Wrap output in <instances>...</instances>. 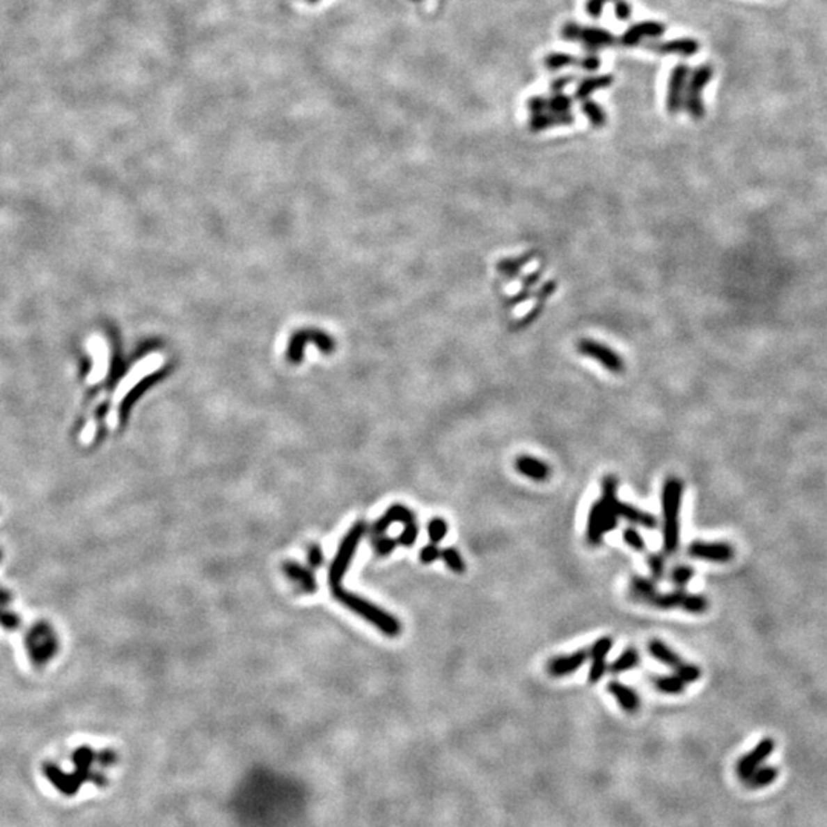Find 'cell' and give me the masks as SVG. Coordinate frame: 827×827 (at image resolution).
Segmentation results:
<instances>
[{
    "instance_id": "1",
    "label": "cell",
    "mask_w": 827,
    "mask_h": 827,
    "mask_svg": "<svg viewBox=\"0 0 827 827\" xmlns=\"http://www.w3.org/2000/svg\"><path fill=\"white\" fill-rule=\"evenodd\" d=\"M304 804L301 786L285 777L259 771L244 781L235 808L249 827H285L297 817Z\"/></svg>"
},
{
    "instance_id": "2",
    "label": "cell",
    "mask_w": 827,
    "mask_h": 827,
    "mask_svg": "<svg viewBox=\"0 0 827 827\" xmlns=\"http://www.w3.org/2000/svg\"><path fill=\"white\" fill-rule=\"evenodd\" d=\"M682 494H684V482H682L680 478L670 477L663 482V551L666 555H672L679 550Z\"/></svg>"
},
{
    "instance_id": "3",
    "label": "cell",
    "mask_w": 827,
    "mask_h": 827,
    "mask_svg": "<svg viewBox=\"0 0 827 827\" xmlns=\"http://www.w3.org/2000/svg\"><path fill=\"white\" fill-rule=\"evenodd\" d=\"M331 593L337 601L343 604L345 607L354 611L356 615L363 617L368 622H371L375 628H379L381 633H385L389 638H397L402 633V624L398 619L388 615L385 610L379 608L377 605L371 604L370 601L363 599L354 593H349L340 585H333Z\"/></svg>"
},
{
    "instance_id": "4",
    "label": "cell",
    "mask_w": 827,
    "mask_h": 827,
    "mask_svg": "<svg viewBox=\"0 0 827 827\" xmlns=\"http://www.w3.org/2000/svg\"><path fill=\"white\" fill-rule=\"evenodd\" d=\"M365 530H366L365 523H356L351 527V530L345 535V538L342 539L339 550H337V553H336L333 562H331V567H329V572H328V581H329V585L331 587L340 585L345 573H347L352 558H354V555H356L359 544L363 538Z\"/></svg>"
},
{
    "instance_id": "5",
    "label": "cell",
    "mask_w": 827,
    "mask_h": 827,
    "mask_svg": "<svg viewBox=\"0 0 827 827\" xmlns=\"http://www.w3.org/2000/svg\"><path fill=\"white\" fill-rule=\"evenodd\" d=\"M714 75V68L709 63H704L697 66L693 72H689L685 97H684V109L694 120H700L704 117V104H703V90L707 84L711 81Z\"/></svg>"
},
{
    "instance_id": "6",
    "label": "cell",
    "mask_w": 827,
    "mask_h": 827,
    "mask_svg": "<svg viewBox=\"0 0 827 827\" xmlns=\"http://www.w3.org/2000/svg\"><path fill=\"white\" fill-rule=\"evenodd\" d=\"M561 36L567 42L582 43L584 49L590 52H596L615 43V36L610 31L597 26H582L576 22L565 23L561 29Z\"/></svg>"
},
{
    "instance_id": "7",
    "label": "cell",
    "mask_w": 827,
    "mask_h": 827,
    "mask_svg": "<svg viewBox=\"0 0 827 827\" xmlns=\"http://www.w3.org/2000/svg\"><path fill=\"white\" fill-rule=\"evenodd\" d=\"M576 349L582 356L594 360L599 365L604 366L611 374H624L625 372V362L615 349H611L607 345L597 342L594 339H579L576 343Z\"/></svg>"
},
{
    "instance_id": "8",
    "label": "cell",
    "mask_w": 827,
    "mask_h": 827,
    "mask_svg": "<svg viewBox=\"0 0 827 827\" xmlns=\"http://www.w3.org/2000/svg\"><path fill=\"white\" fill-rule=\"evenodd\" d=\"M773 749H775V741L766 737L758 741L753 750H749L748 754L740 757V760L735 764V772H737V777L743 783L753 775V772H755L760 766H763L766 758L773 753Z\"/></svg>"
},
{
    "instance_id": "9",
    "label": "cell",
    "mask_w": 827,
    "mask_h": 827,
    "mask_svg": "<svg viewBox=\"0 0 827 827\" xmlns=\"http://www.w3.org/2000/svg\"><path fill=\"white\" fill-rule=\"evenodd\" d=\"M689 68L684 63H679L672 68L668 80V92H666V109L671 115H677L684 107V97L686 89V81L689 77Z\"/></svg>"
},
{
    "instance_id": "10",
    "label": "cell",
    "mask_w": 827,
    "mask_h": 827,
    "mask_svg": "<svg viewBox=\"0 0 827 827\" xmlns=\"http://www.w3.org/2000/svg\"><path fill=\"white\" fill-rule=\"evenodd\" d=\"M688 551L693 558L712 562H727L734 558V549L727 542L694 541Z\"/></svg>"
},
{
    "instance_id": "11",
    "label": "cell",
    "mask_w": 827,
    "mask_h": 827,
    "mask_svg": "<svg viewBox=\"0 0 827 827\" xmlns=\"http://www.w3.org/2000/svg\"><path fill=\"white\" fill-rule=\"evenodd\" d=\"M43 773H45V777L51 781L52 786L56 787L58 792H61L66 796H74L77 792L80 791V787L83 785V781L80 780V777L77 775L75 772L66 773L54 763H45Z\"/></svg>"
},
{
    "instance_id": "12",
    "label": "cell",
    "mask_w": 827,
    "mask_h": 827,
    "mask_svg": "<svg viewBox=\"0 0 827 827\" xmlns=\"http://www.w3.org/2000/svg\"><path fill=\"white\" fill-rule=\"evenodd\" d=\"M666 26L661 22H639L628 28L620 36V43L624 46H636L645 38H659L665 34Z\"/></svg>"
},
{
    "instance_id": "13",
    "label": "cell",
    "mask_w": 827,
    "mask_h": 827,
    "mask_svg": "<svg viewBox=\"0 0 827 827\" xmlns=\"http://www.w3.org/2000/svg\"><path fill=\"white\" fill-rule=\"evenodd\" d=\"M588 657V649H578L572 654L553 657L547 663V672L553 677L569 676V674L578 671L587 662Z\"/></svg>"
},
{
    "instance_id": "14",
    "label": "cell",
    "mask_w": 827,
    "mask_h": 827,
    "mask_svg": "<svg viewBox=\"0 0 827 827\" xmlns=\"http://www.w3.org/2000/svg\"><path fill=\"white\" fill-rule=\"evenodd\" d=\"M648 48L657 54H663V56H666V54H672V56L691 57V56H694V54L700 51V43L697 42L695 38L682 37V38H672V40H666L662 43H653V45H649Z\"/></svg>"
},
{
    "instance_id": "15",
    "label": "cell",
    "mask_w": 827,
    "mask_h": 827,
    "mask_svg": "<svg viewBox=\"0 0 827 827\" xmlns=\"http://www.w3.org/2000/svg\"><path fill=\"white\" fill-rule=\"evenodd\" d=\"M574 121V117L572 112H539V113H533L530 120H528V129L532 130V132H541V130H546L550 127H558V126H570L572 123Z\"/></svg>"
},
{
    "instance_id": "16",
    "label": "cell",
    "mask_w": 827,
    "mask_h": 827,
    "mask_svg": "<svg viewBox=\"0 0 827 827\" xmlns=\"http://www.w3.org/2000/svg\"><path fill=\"white\" fill-rule=\"evenodd\" d=\"M283 572H285V576L293 582V584H296L302 593H314L317 590L316 578H314V574L302 564L287 561L283 564Z\"/></svg>"
},
{
    "instance_id": "17",
    "label": "cell",
    "mask_w": 827,
    "mask_h": 827,
    "mask_svg": "<svg viewBox=\"0 0 827 827\" xmlns=\"http://www.w3.org/2000/svg\"><path fill=\"white\" fill-rule=\"evenodd\" d=\"M394 523H402V524L416 523V515H414V512L411 509L404 507V505L394 504L386 510L385 515H383L380 519H377V523H375L372 527V532H374V535L385 533L388 530V527Z\"/></svg>"
},
{
    "instance_id": "18",
    "label": "cell",
    "mask_w": 827,
    "mask_h": 827,
    "mask_svg": "<svg viewBox=\"0 0 827 827\" xmlns=\"http://www.w3.org/2000/svg\"><path fill=\"white\" fill-rule=\"evenodd\" d=\"M615 512L619 518H624L627 521H630L631 524H639L645 528H649V530H653V528L657 527V519L654 515H651L648 512H643L638 507H634V505L628 504V503H622L619 501V498L615 501Z\"/></svg>"
},
{
    "instance_id": "19",
    "label": "cell",
    "mask_w": 827,
    "mask_h": 827,
    "mask_svg": "<svg viewBox=\"0 0 827 827\" xmlns=\"http://www.w3.org/2000/svg\"><path fill=\"white\" fill-rule=\"evenodd\" d=\"M517 471L533 481H546L550 477V467L546 462L530 455H521L515 462Z\"/></svg>"
},
{
    "instance_id": "20",
    "label": "cell",
    "mask_w": 827,
    "mask_h": 827,
    "mask_svg": "<svg viewBox=\"0 0 827 827\" xmlns=\"http://www.w3.org/2000/svg\"><path fill=\"white\" fill-rule=\"evenodd\" d=\"M608 693L615 697L616 702L620 704V708H622L625 712H633L638 711L640 708V700H639V695L634 693V689H631L630 686H627L622 682H617V680H613L607 685Z\"/></svg>"
},
{
    "instance_id": "21",
    "label": "cell",
    "mask_w": 827,
    "mask_h": 827,
    "mask_svg": "<svg viewBox=\"0 0 827 827\" xmlns=\"http://www.w3.org/2000/svg\"><path fill=\"white\" fill-rule=\"evenodd\" d=\"M613 81H615V77H613L611 74L590 75L578 84L576 90H574V100H578V102H584V100H588L590 97H592L594 92L601 90V89H607L608 86H611Z\"/></svg>"
},
{
    "instance_id": "22",
    "label": "cell",
    "mask_w": 827,
    "mask_h": 827,
    "mask_svg": "<svg viewBox=\"0 0 827 827\" xmlns=\"http://www.w3.org/2000/svg\"><path fill=\"white\" fill-rule=\"evenodd\" d=\"M604 515H605L604 503L601 500L596 501L592 505V509H590L588 521H587V541H588V544H592V546H599L602 541V536L605 535Z\"/></svg>"
},
{
    "instance_id": "23",
    "label": "cell",
    "mask_w": 827,
    "mask_h": 827,
    "mask_svg": "<svg viewBox=\"0 0 827 827\" xmlns=\"http://www.w3.org/2000/svg\"><path fill=\"white\" fill-rule=\"evenodd\" d=\"M648 653L653 656L656 661H659L666 666H670V668H672V670L674 668L677 670L679 666L685 662V661H682L676 651L671 649L668 645H666V643H663L662 640H657V639L649 640Z\"/></svg>"
},
{
    "instance_id": "24",
    "label": "cell",
    "mask_w": 827,
    "mask_h": 827,
    "mask_svg": "<svg viewBox=\"0 0 827 827\" xmlns=\"http://www.w3.org/2000/svg\"><path fill=\"white\" fill-rule=\"evenodd\" d=\"M778 777V769L775 766H760L755 772H753V775H750L746 781L745 785L749 789H763V787H768L769 785H772L773 781L777 780Z\"/></svg>"
},
{
    "instance_id": "25",
    "label": "cell",
    "mask_w": 827,
    "mask_h": 827,
    "mask_svg": "<svg viewBox=\"0 0 827 827\" xmlns=\"http://www.w3.org/2000/svg\"><path fill=\"white\" fill-rule=\"evenodd\" d=\"M630 590H631V594L636 597V599H638V601H645L648 604L657 594L656 582L653 579L643 578V576H633Z\"/></svg>"
},
{
    "instance_id": "26",
    "label": "cell",
    "mask_w": 827,
    "mask_h": 827,
    "mask_svg": "<svg viewBox=\"0 0 827 827\" xmlns=\"http://www.w3.org/2000/svg\"><path fill=\"white\" fill-rule=\"evenodd\" d=\"M640 662V656L638 653V649L630 647L627 648L622 654H620L617 659H615L610 665H608V671L611 674H620V672H625L628 670H633L636 666L639 665Z\"/></svg>"
},
{
    "instance_id": "27",
    "label": "cell",
    "mask_w": 827,
    "mask_h": 827,
    "mask_svg": "<svg viewBox=\"0 0 827 827\" xmlns=\"http://www.w3.org/2000/svg\"><path fill=\"white\" fill-rule=\"evenodd\" d=\"M581 111L588 118L590 125L596 129H601L607 125V113L602 109V106L597 104L593 100H584L581 104Z\"/></svg>"
},
{
    "instance_id": "28",
    "label": "cell",
    "mask_w": 827,
    "mask_h": 827,
    "mask_svg": "<svg viewBox=\"0 0 827 827\" xmlns=\"http://www.w3.org/2000/svg\"><path fill=\"white\" fill-rule=\"evenodd\" d=\"M684 596L685 592L682 588L679 590H674L671 593H665V594H656L653 599L649 601L651 605H654L657 608H662V610H671V608H680L682 607V601H684Z\"/></svg>"
},
{
    "instance_id": "29",
    "label": "cell",
    "mask_w": 827,
    "mask_h": 827,
    "mask_svg": "<svg viewBox=\"0 0 827 827\" xmlns=\"http://www.w3.org/2000/svg\"><path fill=\"white\" fill-rule=\"evenodd\" d=\"M578 65H579V58L572 56V54H567V52H551L546 58H544V66H546L549 71H558V69L578 66Z\"/></svg>"
},
{
    "instance_id": "30",
    "label": "cell",
    "mask_w": 827,
    "mask_h": 827,
    "mask_svg": "<svg viewBox=\"0 0 827 827\" xmlns=\"http://www.w3.org/2000/svg\"><path fill=\"white\" fill-rule=\"evenodd\" d=\"M528 260H530V255H524L515 259H504L496 264V270L503 276H505V278H517L521 268H523Z\"/></svg>"
},
{
    "instance_id": "31",
    "label": "cell",
    "mask_w": 827,
    "mask_h": 827,
    "mask_svg": "<svg viewBox=\"0 0 827 827\" xmlns=\"http://www.w3.org/2000/svg\"><path fill=\"white\" fill-rule=\"evenodd\" d=\"M654 685L661 693L665 694H680L685 691V686L686 684L684 680H682L677 674L676 676H662V677H657L654 680Z\"/></svg>"
},
{
    "instance_id": "32",
    "label": "cell",
    "mask_w": 827,
    "mask_h": 827,
    "mask_svg": "<svg viewBox=\"0 0 827 827\" xmlns=\"http://www.w3.org/2000/svg\"><path fill=\"white\" fill-rule=\"evenodd\" d=\"M680 608L688 611V613H693V615H702V613H704L709 608V602L707 597L702 594L685 593Z\"/></svg>"
},
{
    "instance_id": "33",
    "label": "cell",
    "mask_w": 827,
    "mask_h": 827,
    "mask_svg": "<svg viewBox=\"0 0 827 827\" xmlns=\"http://www.w3.org/2000/svg\"><path fill=\"white\" fill-rule=\"evenodd\" d=\"M573 100L562 94V92H555L551 97H546V106L549 112H570Z\"/></svg>"
},
{
    "instance_id": "34",
    "label": "cell",
    "mask_w": 827,
    "mask_h": 827,
    "mask_svg": "<svg viewBox=\"0 0 827 827\" xmlns=\"http://www.w3.org/2000/svg\"><path fill=\"white\" fill-rule=\"evenodd\" d=\"M444 564H446L452 572L455 573H464L466 572V564L463 561L462 555L458 553V550L454 547H446L441 550V555Z\"/></svg>"
},
{
    "instance_id": "35",
    "label": "cell",
    "mask_w": 827,
    "mask_h": 827,
    "mask_svg": "<svg viewBox=\"0 0 827 827\" xmlns=\"http://www.w3.org/2000/svg\"><path fill=\"white\" fill-rule=\"evenodd\" d=\"M613 643L615 642H613L610 636H604V638H599L593 643L592 648L588 649L590 659H592V661H599V659L602 661V659H607L608 653L613 648Z\"/></svg>"
},
{
    "instance_id": "36",
    "label": "cell",
    "mask_w": 827,
    "mask_h": 827,
    "mask_svg": "<svg viewBox=\"0 0 827 827\" xmlns=\"http://www.w3.org/2000/svg\"><path fill=\"white\" fill-rule=\"evenodd\" d=\"M427 535L429 539L434 544L441 542L444 539V536L448 535V523L441 518L431 519L427 524Z\"/></svg>"
},
{
    "instance_id": "37",
    "label": "cell",
    "mask_w": 827,
    "mask_h": 827,
    "mask_svg": "<svg viewBox=\"0 0 827 827\" xmlns=\"http://www.w3.org/2000/svg\"><path fill=\"white\" fill-rule=\"evenodd\" d=\"M694 576V569L689 565H677L671 572V582L679 588L689 584V581Z\"/></svg>"
},
{
    "instance_id": "38",
    "label": "cell",
    "mask_w": 827,
    "mask_h": 827,
    "mask_svg": "<svg viewBox=\"0 0 827 827\" xmlns=\"http://www.w3.org/2000/svg\"><path fill=\"white\" fill-rule=\"evenodd\" d=\"M676 671H677V676L682 680H684L686 685L688 684H693V682H697V680H699L702 677V670L699 668V666L693 665V663H688V662L682 663Z\"/></svg>"
},
{
    "instance_id": "39",
    "label": "cell",
    "mask_w": 827,
    "mask_h": 827,
    "mask_svg": "<svg viewBox=\"0 0 827 827\" xmlns=\"http://www.w3.org/2000/svg\"><path fill=\"white\" fill-rule=\"evenodd\" d=\"M622 538H624L627 546H630L634 550L643 551V550L647 549L645 541H643L642 535L638 530H636V528H633V527H627L625 528L624 533H622Z\"/></svg>"
},
{
    "instance_id": "40",
    "label": "cell",
    "mask_w": 827,
    "mask_h": 827,
    "mask_svg": "<svg viewBox=\"0 0 827 827\" xmlns=\"http://www.w3.org/2000/svg\"><path fill=\"white\" fill-rule=\"evenodd\" d=\"M417 536H418L417 523L404 524L403 532L397 538V544H402V546H404V547H411V546H414V542H416Z\"/></svg>"
},
{
    "instance_id": "41",
    "label": "cell",
    "mask_w": 827,
    "mask_h": 827,
    "mask_svg": "<svg viewBox=\"0 0 827 827\" xmlns=\"http://www.w3.org/2000/svg\"><path fill=\"white\" fill-rule=\"evenodd\" d=\"M608 671V665L605 662V659H599V661H593L592 666H590V671H588V682L590 684H597V682H601V679L605 676V672Z\"/></svg>"
},
{
    "instance_id": "42",
    "label": "cell",
    "mask_w": 827,
    "mask_h": 827,
    "mask_svg": "<svg viewBox=\"0 0 827 827\" xmlns=\"http://www.w3.org/2000/svg\"><path fill=\"white\" fill-rule=\"evenodd\" d=\"M648 567H649V572L653 574L654 579H662L663 574H665V559L662 558V555H649L648 556Z\"/></svg>"
},
{
    "instance_id": "43",
    "label": "cell",
    "mask_w": 827,
    "mask_h": 827,
    "mask_svg": "<svg viewBox=\"0 0 827 827\" xmlns=\"http://www.w3.org/2000/svg\"><path fill=\"white\" fill-rule=\"evenodd\" d=\"M395 547H397V539L388 538V536H381V538H377L374 541V549L380 556H386L389 553H393Z\"/></svg>"
},
{
    "instance_id": "44",
    "label": "cell",
    "mask_w": 827,
    "mask_h": 827,
    "mask_svg": "<svg viewBox=\"0 0 827 827\" xmlns=\"http://www.w3.org/2000/svg\"><path fill=\"white\" fill-rule=\"evenodd\" d=\"M610 2H615V0H587L585 11L592 19H599L602 15L605 5Z\"/></svg>"
},
{
    "instance_id": "45",
    "label": "cell",
    "mask_w": 827,
    "mask_h": 827,
    "mask_svg": "<svg viewBox=\"0 0 827 827\" xmlns=\"http://www.w3.org/2000/svg\"><path fill=\"white\" fill-rule=\"evenodd\" d=\"M441 555V550L435 546V544H429V546H425L420 551V561L423 564H432L434 561L440 558Z\"/></svg>"
},
{
    "instance_id": "46",
    "label": "cell",
    "mask_w": 827,
    "mask_h": 827,
    "mask_svg": "<svg viewBox=\"0 0 827 827\" xmlns=\"http://www.w3.org/2000/svg\"><path fill=\"white\" fill-rule=\"evenodd\" d=\"M578 66L581 69H584V71L594 72V71H597V69L601 68V58L597 57L594 52H590L588 56L579 58V65Z\"/></svg>"
},
{
    "instance_id": "47",
    "label": "cell",
    "mask_w": 827,
    "mask_h": 827,
    "mask_svg": "<svg viewBox=\"0 0 827 827\" xmlns=\"http://www.w3.org/2000/svg\"><path fill=\"white\" fill-rule=\"evenodd\" d=\"M631 13L633 8L630 2H627V0H615V14L619 20H630Z\"/></svg>"
},
{
    "instance_id": "48",
    "label": "cell",
    "mask_w": 827,
    "mask_h": 827,
    "mask_svg": "<svg viewBox=\"0 0 827 827\" xmlns=\"http://www.w3.org/2000/svg\"><path fill=\"white\" fill-rule=\"evenodd\" d=\"M527 109L530 111V113H539V112H546L547 111V106H546V97L544 95H533L527 100Z\"/></svg>"
},
{
    "instance_id": "49",
    "label": "cell",
    "mask_w": 827,
    "mask_h": 827,
    "mask_svg": "<svg viewBox=\"0 0 827 827\" xmlns=\"http://www.w3.org/2000/svg\"><path fill=\"white\" fill-rule=\"evenodd\" d=\"M308 564L313 569H319V567L324 565V551L316 544L308 549Z\"/></svg>"
},
{
    "instance_id": "50",
    "label": "cell",
    "mask_w": 827,
    "mask_h": 827,
    "mask_svg": "<svg viewBox=\"0 0 827 827\" xmlns=\"http://www.w3.org/2000/svg\"><path fill=\"white\" fill-rule=\"evenodd\" d=\"M95 758H97V762L100 764L104 766V768H109V766H113L115 763H117V760H118L117 754H115L113 750H111V749L102 750V753H98V755Z\"/></svg>"
},
{
    "instance_id": "51",
    "label": "cell",
    "mask_w": 827,
    "mask_h": 827,
    "mask_svg": "<svg viewBox=\"0 0 827 827\" xmlns=\"http://www.w3.org/2000/svg\"><path fill=\"white\" fill-rule=\"evenodd\" d=\"M573 80H574V77H572V75H562V77H559V79L551 81L550 89L553 92H561L564 88L569 86Z\"/></svg>"
},
{
    "instance_id": "52",
    "label": "cell",
    "mask_w": 827,
    "mask_h": 827,
    "mask_svg": "<svg viewBox=\"0 0 827 827\" xmlns=\"http://www.w3.org/2000/svg\"><path fill=\"white\" fill-rule=\"evenodd\" d=\"M555 290H556V282H555V281L546 282V283H544V285L539 288V291H538V297H541V299H547V297H550L551 294L555 293Z\"/></svg>"
},
{
    "instance_id": "53",
    "label": "cell",
    "mask_w": 827,
    "mask_h": 827,
    "mask_svg": "<svg viewBox=\"0 0 827 827\" xmlns=\"http://www.w3.org/2000/svg\"><path fill=\"white\" fill-rule=\"evenodd\" d=\"M539 278H541V271H536V273H533V274H528L527 278L524 279L523 287H524L526 290H530V288L535 285V283H536V281H538Z\"/></svg>"
},
{
    "instance_id": "54",
    "label": "cell",
    "mask_w": 827,
    "mask_h": 827,
    "mask_svg": "<svg viewBox=\"0 0 827 827\" xmlns=\"http://www.w3.org/2000/svg\"><path fill=\"white\" fill-rule=\"evenodd\" d=\"M310 2H316V0H310Z\"/></svg>"
}]
</instances>
